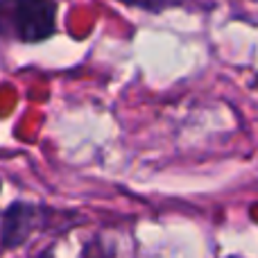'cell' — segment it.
Wrapping results in <instances>:
<instances>
[{"label": "cell", "instance_id": "cell-1", "mask_svg": "<svg viewBox=\"0 0 258 258\" xmlns=\"http://www.w3.org/2000/svg\"><path fill=\"white\" fill-rule=\"evenodd\" d=\"M57 0H0V36L41 43L57 34Z\"/></svg>", "mask_w": 258, "mask_h": 258}, {"label": "cell", "instance_id": "cell-2", "mask_svg": "<svg viewBox=\"0 0 258 258\" xmlns=\"http://www.w3.org/2000/svg\"><path fill=\"white\" fill-rule=\"evenodd\" d=\"M41 222V209L36 204L27 202H14L3 213V231H0V242L7 249L23 245L27 238L34 233V229Z\"/></svg>", "mask_w": 258, "mask_h": 258}, {"label": "cell", "instance_id": "cell-3", "mask_svg": "<svg viewBox=\"0 0 258 258\" xmlns=\"http://www.w3.org/2000/svg\"><path fill=\"white\" fill-rule=\"evenodd\" d=\"M125 5H132V7H141V9H147V12H163V9H170V7H177L181 5L183 0H120Z\"/></svg>", "mask_w": 258, "mask_h": 258}]
</instances>
